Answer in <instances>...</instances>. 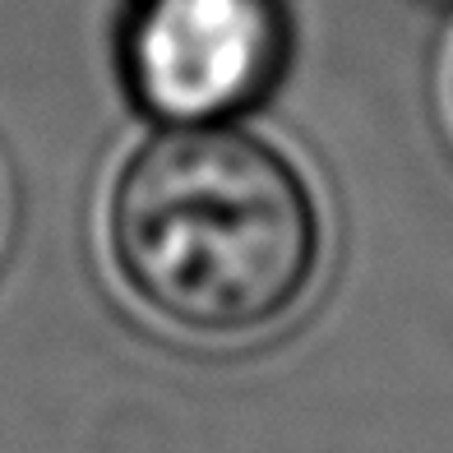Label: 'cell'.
I'll use <instances>...</instances> for the list:
<instances>
[{
    "label": "cell",
    "mask_w": 453,
    "mask_h": 453,
    "mask_svg": "<svg viewBox=\"0 0 453 453\" xmlns=\"http://www.w3.org/2000/svg\"><path fill=\"white\" fill-rule=\"evenodd\" d=\"M107 250L143 315L185 338L241 342L311 301L324 213L278 143L226 120L167 126L111 185Z\"/></svg>",
    "instance_id": "6da1fadb"
},
{
    "label": "cell",
    "mask_w": 453,
    "mask_h": 453,
    "mask_svg": "<svg viewBox=\"0 0 453 453\" xmlns=\"http://www.w3.org/2000/svg\"><path fill=\"white\" fill-rule=\"evenodd\" d=\"M282 0H130L120 65L143 111L167 126L226 120L278 84Z\"/></svg>",
    "instance_id": "7a4b0ae2"
},
{
    "label": "cell",
    "mask_w": 453,
    "mask_h": 453,
    "mask_svg": "<svg viewBox=\"0 0 453 453\" xmlns=\"http://www.w3.org/2000/svg\"><path fill=\"white\" fill-rule=\"evenodd\" d=\"M449 130H453V70H449Z\"/></svg>",
    "instance_id": "3957f363"
},
{
    "label": "cell",
    "mask_w": 453,
    "mask_h": 453,
    "mask_svg": "<svg viewBox=\"0 0 453 453\" xmlns=\"http://www.w3.org/2000/svg\"><path fill=\"white\" fill-rule=\"evenodd\" d=\"M444 5H453V0H444Z\"/></svg>",
    "instance_id": "277c9868"
}]
</instances>
